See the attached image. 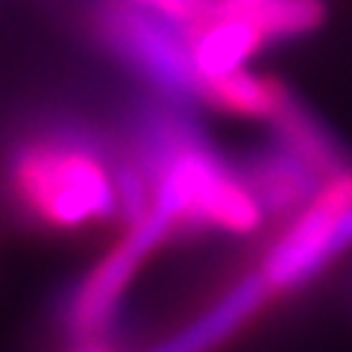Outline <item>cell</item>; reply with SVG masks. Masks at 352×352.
<instances>
[{"label":"cell","instance_id":"cell-1","mask_svg":"<svg viewBox=\"0 0 352 352\" xmlns=\"http://www.w3.org/2000/svg\"><path fill=\"white\" fill-rule=\"evenodd\" d=\"M6 191L27 220L53 232L120 220L115 156L82 126H44L18 141L6 159Z\"/></svg>","mask_w":352,"mask_h":352},{"label":"cell","instance_id":"cell-2","mask_svg":"<svg viewBox=\"0 0 352 352\" xmlns=\"http://www.w3.org/2000/svg\"><path fill=\"white\" fill-rule=\"evenodd\" d=\"M346 250H352V164L323 176L300 212L282 220V232L256 270L270 294H288L317 279Z\"/></svg>","mask_w":352,"mask_h":352},{"label":"cell","instance_id":"cell-3","mask_svg":"<svg viewBox=\"0 0 352 352\" xmlns=\"http://www.w3.org/2000/svg\"><path fill=\"white\" fill-rule=\"evenodd\" d=\"M94 32L120 65L135 71L156 97L188 103L197 94V71L188 38L162 12L132 0H103L94 12Z\"/></svg>","mask_w":352,"mask_h":352},{"label":"cell","instance_id":"cell-4","mask_svg":"<svg viewBox=\"0 0 352 352\" xmlns=\"http://www.w3.org/2000/svg\"><path fill=\"white\" fill-rule=\"evenodd\" d=\"M168 235H173L168 223L147 212L138 223L126 226L124 238L80 279L65 305V329L74 344L109 340V329L115 326V317L135 282V273L150 252L164 244Z\"/></svg>","mask_w":352,"mask_h":352},{"label":"cell","instance_id":"cell-5","mask_svg":"<svg viewBox=\"0 0 352 352\" xmlns=\"http://www.w3.org/2000/svg\"><path fill=\"white\" fill-rule=\"evenodd\" d=\"M185 38H188L197 80H208V76L244 68L252 56H258L264 47H270L258 21L247 9L229 3V0H217L214 15L203 21L200 27L188 30Z\"/></svg>","mask_w":352,"mask_h":352},{"label":"cell","instance_id":"cell-6","mask_svg":"<svg viewBox=\"0 0 352 352\" xmlns=\"http://www.w3.org/2000/svg\"><path fill=\"white\" fill-rule=\"evenodd\" d=\"M270 291L258 270L247 273L244 279H238L232 288L223 291L217 300L203 308L197 317H191L182 329H176L173 335L159 340L156 346L147 352H214L223 346L241 326H247L252 317L261 311V305L270 300Z\"/></svg>","mask_w":352,"mask_h":352},{"label":"cell","instance_id":"cell-7","mask_svg":"<svg viewBox=\"0 0 352 352\" xmlns=\"http://www.w3.org/2000/svg\"><path fill=\"white\" fill-rule=\"evenodd\" d=\"M241 173L256 191L267 220H288L294 212H300L323 179L279 138L250 153L247 164H241Z\"/></svg>","mask_w":352,"mask_h":352},{"label":"cell","instance_id":"cell-8","mask_svg":"<svg viewBox=\"0 0 352 352\" xmlns=\"http://www.w3.org/2000/svg\"><path fill=\"white\" fill-rule=\"evenodd\" d=\"M291 97L294 94L282 80L270 74H258L250 65H244V68H235L229 74L200 80L194 100H200L203 106L229 118L267 120V124H273L282 109L288 106Z\"/></svg>","mask_w":352,"mask_h":352},{"label":"cell","instance_id":"cell-9","mask_svg":"<svg viewBox=\"0 0 352 352\" xmlns=\"http://www.w3.org/2000/svg\"><path fill=\"white\" fill-rule=\"evenodd\" d=\"M273 135L320 176L346 168V156L338 141L332 138V132L320 124V118H314L308 112L296 97H291L288 106L273 120Z\"/></svg>","mask_w":352,"mask_h":352},{"label":"cell","instance_id":"cell-10","mask_svg":"<svg viewBox=\"0 0 352 352\" xmlns=\"http://www.w3.org/2000/svg\"><path fill=\"white\" fill-rule=\"evenodd\" d=\"M217 0H153V9L162 12L164 18L176 24L182 32L200 27L203 21L214 15Z\"/></svg>","mask_w":352,"mask_h":352},{"label":"cell","instance_id":"cell-11","mask_svg":"<svg viewBox=\"0 0 352 352\" xmlns=\"http://www.w3.org/2000/svg\"><path fill=\"white\" fill-rule=\"evenodd\" d=\"M74 352H115L109 340H91V344H76Z\"/></svg>","mask_w":352,"mask_h":352},{"label":"cell","instance_id":"cell-12","mask_svg":"<svg viewBox=\"0 0 352 352\" xmlns=\"http://www.w3.org/2000/svg\"><path fill=\"white\" fill-rule=\"evenodd\" d=\"M132 3H144V6H153V0H132Z\"/></svg>","mask_w":352,"mask_h":352}]
</instances>
